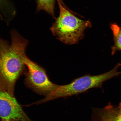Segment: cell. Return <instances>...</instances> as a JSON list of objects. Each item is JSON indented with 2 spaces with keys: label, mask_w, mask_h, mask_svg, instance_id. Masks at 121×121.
Masks as SVG:
<instances>
[{
  "label": "cell",
  "mask_w": 121,
  "mask_h": 121,
  "mask_svg": "<svg viewBox=\"0 0 121 121\" xmlns=\"http://www.w3.org/2000/svg\"><path fill=\"white\" fill-rule=\"evenodd\" d=\"M11 35V43L0 38V86L14 96L16 82L27 71L24 59L28 41L15 30Z\"/></svg>",
  "instance_id": "6da1fadb"
},
{
  "label": "cell",
  "mask_w": 121,
  "mask_h": 121,
  "mask_svg": "<svg viewBox=\"0 0 121 121\" xmlns=\"http://www.w3.org/2000/svg\"><path fill=\"white\" fill-rule=\"evenodd\" d=\"M60 14L50 30L57 39L66 44L78 43L84 37L86 29L91 27L89 21L82 20L71 13L63 5L60 0H57Z\"/></svg>",
  "instance_id": "7a4b0ae2"
},
{
  "label": "cell",
  "mask_w": 121,
  "mask_h": 121,
  "mask_svg": "<svg viewBox=\"0 0 121 121\" xmlns=\"http://www.w3.org/2000/svg\"><path fill=\"white\" fill-rule=\"evenodd\" d=\"M121 66V63H118L112 69L106 73L93 76L86 75L74 80L69 84L58 85L51 94L38 101V103L40 104L57 98H65L78 95L91 88H102L104 82L121 74V72L117 71L118 69Z\"/></svg>",
  "instance_id": "3957f363"
},
{
  "label": "cell",
  "mask_w": 121,
  "mask_h": 121,
  "mask_svg": "<svg viewBox=\"0 0 121 121\" xmlns=\"http://www.w3.org/2000/svg\"><path fill=\"white\" fill-rule=\"evenodd\" d=\"M27 68L25 75L26 86L37 94L45 97L56 89L58 85L50 80L43 67L30 59L26 56L24 59Z\"/></svg>",
  "instance_id": "277c9868"
},
{
  "label": "cell",
  "mask_w": 121,
  "mask_h": 121,
  "mask_svg": "<svg viewBox=\"0 0 121 121\" xmlns=\"http://www.w3.org/2000/svg\"><path fill=\"white\" fill-rule=\"evenodd\" d=\"M0 117L2 121H32L15 98L0 86Z\"/></svg>",
  "instance_id": "5b68a950"
},
{
  "label": "cell",
  "mask_w": 121,
  "mask_h": 121,
  "mask_svg": "<svg viewBox=\"0 0 121 121\" xmlns=\"http://www.w3.org/2000/svg\"><path fill=\"white\" fill-rule=\"evenodd\" d=\"M91 121H121L108 105L102 108H94Z\"/></svg>",
  "instance_id": "8992f818"
},
{
  "label": "cell",
  "mask_w": 121,
  "mask_h": 121,
  "mask_svg": "<svg viewBox=\"0 0 121 121\" xmlns=\"http://www.w3.org/2000/svg\"><path fill=\"white\" fill-rule=\"evenodd\" d=\"M112 32L114 44L111 47L112 55H114L116 51H121V27L116 23L110 24Z\"/></svg>",
  "instance_id": "52a82bcc"
},
{
  "label": "cell",
  "mask_w": 121,
  "mask_h": 121,
  "mask_svg": "<svg viewBox=\"0 0 121 121\" xmlns=\"http://www.w3.org/2000/svg\"><path fill=\"white\" fill-rule=\"evenodd\" d=\"M16 13L14 8L9 0H0V15L2 19L13 17Z\"/></svg>",
  "instance_id": "ba28073f"
},
{
  "label": "cell",
  "mask_w": 121,
  "mask_h": 121,
  "mask_svg": "<svg viewBox=\"0 0 121 121\" xmlns=\"http://www.w3.org/2000/svg\"><path fill=\"white\" fill-rule=\"evenodd\" d=\"M56 0H36L37 11L44 10L54 17V5Z\"/></svg>",
  "instance_id": "9c48e42d"
},
{
  "label": "cell",
  "mask_w": 121,
  "mask_h": 121,
  "mask_svg": "<svg viewBox=\"0 0 121 121\" xmlns=\"http://www.w3.org/2000/svg\"><path fill=\"white\" fill-rule=\"evenodd\" d=\"M119 108H121V102L119 104V105L118 106Z\"/></svg>",
  "instance_id": "30bf717a"
},
{
  "label": "cell",
  "mask_w": 121,
  "mask_h": 121,
  "mask_svg": "<svg viewBox=\"0 0 121 121\" xmlns=\"http://www.w3.org/2000/svg\"><path fill=\"white\" fill-rule=\"evenodd\" d=\"M0 121H1V120H0Z\"/></svg>",
  "instance_id": "8fae6325"
}]
</instances>
